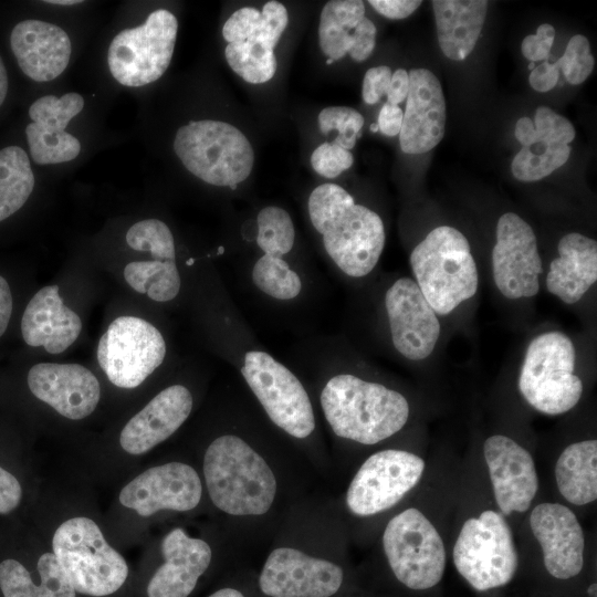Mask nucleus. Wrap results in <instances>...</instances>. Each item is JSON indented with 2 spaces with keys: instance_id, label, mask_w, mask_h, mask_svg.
Returning a JSON list of instances; mask_svg holds the SVG:
<instances>
[{
  "instance_id": "1",
  "label": "nucleus",
  "mask_w": 597,
  "mask_h": 597,
  "mask_svg": "<svg viewBox=\"0 0 597 597\" xmlns=\"http://www.w3.org/2000/svg\"><path fill=\"white\" fill-rule=\"evenodd\" d=\"M307 209L325 251L344 274L359 279L375 269L386 241L383 220L375 211L355 203L343 187L329 182L311 192Z\"/></svg>"
},
{
  "instance_id": "2",
  "label": "nucleus",
  "mask_w": 597,
  "mask_h": 597,
  "mask_svg": "<svg viewBox=\"0 0 597 597\" xmlns=\"http://www.w3.org/2000/svg\"><path fill=\"white\" fill-rule=\"evenodd\" d=\"M321 407L333 432L363 444H375L400 431L409 418L404 395L352 374L327 380Z\"/></svg>"
},
{
  "instance_id": "3",
  "label": "nucleus",
  "mask_w": 597,
  "mask_h": 597,
  "mask_svg": "<svg viewBox=\"0 0 597 597\" xmlns=\"http://www.w3.org/2000/svg\"><path fill=\"white\" fill-rule=\"evenodd\" d=\"M203 475L212 503L227 514L262 515L274 502L277 485L272 469L238 436L223 434L209 444Z\"/></svg>"
},
{
  "instance_id": "4",
  "label": "nucleus",
  "mask_w": 597,
  "mask_h": 597,
  "mask_svg": "<svg viewBox=\"0 0 597 597\" xmlns=\"http://www.w3.org/2000/svg\"><path fill=\"white\" fill-rule=\"evenodd\" d=\"M413 280L441 316L475 295L479 272L465 235L450 226L432 229L410 254Z\"/></svg>"
},
{
  "instance_id": "5",
  "label": "nucleus",
  "mask_w": 597,
  "mask_h": 597,
  "mask_svg": "<svg viewBox=\"0 0 597 597\" xmlns=\"http://www.w3.org/2000/svg\"><path fill=\"white\" fill-rule=\"evenodd\" d=\"M575 368L576 349L565 333L538 334L525 350L519 390L535 410L552 416L565 413L578 404L584 390Z\"/></svg>"
},
{
  "instance_id": "6",
  "label": "nucleus",
  "mask_w": 597,
  "mask_h": 597,
  "mask_svg": "<svg viewBox=\"0 0 597 597\" xmlns=\"http://www.w3.org/2000/svg\"><path fill=\"white\" fill-rule=\"evenodd\" d=\"M174 150L193 176L232 189L249 177L254 164L248 138L221 121H191L181 126L175 136Z\"/></svg>"
},
{
  "instance_id": "7",
  "label": "nucleus",
  "mask_w": 597,
  "mask_h": 597,
  "mask_svg": "<svg viewBox=\"0 0 597 597\" xmlns=\"http://www.w3.org/2000/svg\"><path fill=\"white\" fill-rule=\"evenodd\" d=\"M52 547L64 574L80 594L111 595L127 578L125 558L106 542L91 519L81 516L63 522L53 535Z\"/></svg>"
},
{
  "instance_id": "8",
  "label": "nucleus",
  "mask_w": 597,
  "mask_h": 597,
  "mask_svg": "<svg viewBox=\"0 0 597 597\" xmlns=\"http://www.w3.org/2000/svg\"><path fill=\"white\" fill-rule=\"evenodd\" d=\"M453 563L476 590L510 583L517 568V553L503 515L485 510L478 517L468 519L453 547Z\"/></svg>"
},
{
  "instance_id": "9",
  "label": "nucleus",
  "mask_w": 597,
  "mask_h": 597,
  "mask_svg": "<svg viewBox=\"0 0 597 597\" xmlns=\"http://www.w3.org/2000/svg\"><path fill=\"white\" fill-rule=\"evenodd\" d=\"M383 546L395 577L408 588L429 589L441 580L444 545L436 527L418 509H407L388 522Z\"/></svg>"
},
{
  "instance_id": "10",
  "label": "nucleus",
  "mask_w": 597,
  "mask_h": 597,
  "mask_svg": "<svg viewBox=\"0 0 597 597\" xmlns=\"http://www.w3.org/2000/svg\"><path fill=\"white\" fill-rule=\"evenodd\" d=\"M177 31L175 14L159 9L153 11L142 25L119 32L107 52L113 77L130 87L157 81L170 64Z\"/></svg>"
},
{
  "instance_id": "11",
  "label": "nucleus",
  "mask_w": 597,
  "mask_h": 597,
  "mask_svg": "<svg viewBox=\"0 0 597 597\" xmlns=\"http://www.w3.org/2000/svg\"><path fill=\"white\" fill-rule=\"evenodd\" d=\"M241 374L269 418L287 434L307 438L315 429L310 397L300 379L263 350L243 356Z\"/></svg>"
},
{
  "instance_id": "12",
  "label": "nucleus",
  "mask_w": 597,
  "mask_h": 597,
  "mask_svg": "<svg viewBox=\"0 0 597 597\" xmlns=\"http://www.w3.org/2000/svg\"><path fill=\"white\" fill-rule=\"evenodd\" d=\"M96 356L113 385L130 389L139 386L163 364L166 342L148 321L119 316L101 336Z\"/></svg>"
},
{
  "instance_id": "13",
  "label": "nucleus",
  "mask_w": 597,
  "mask_h": 597,
  "mask_svg": "<svg viewBox=\"0 0 597 597\" xmlns=\"http://www.w3.org/2000/svg\"><path fill=\"white\" fill-rule=\"evenodd\" d=\"M425 461L415 453L388 449L371 454L354 475L346 504L358 516L384 512L419 482Z\"/></svg>"
},
{
  "instance_id": "14",
  "label": "nucleus",
  "mask_w": 597,
  "mask_h": 597,
  "mask_svg": "<svg viewBox=\"0 0 597 597\" xmlns=\"http://www.w3.org/2000/svg\"><path fill=\"white\" fill-rule=\"evenodd\" d=\"M492 250V274L501 294L510 300L533 297L540 291L543 263L532 227L514 212L496 223Z\"/></svg>"
},
{
  "instance_id": "15",
  "label": "nucleus",
  "mask_w": 597,
  "mask_h": 597,
  "mask_svg": "<svg viewBox=\"0 0 597 597\" xmlns=\"http://www.w3.org/2000/svg\"><path fill=\"white\" fill-rule=\"evenodd\" d=\"M390 337L395 349L409 360H423L441 334L438 314L411 277H399L385 294Z\"/></svg>"
},
{
  "instance_id": "16",
  "label": "nucleus",
  "mask_w": 597,
  "mask_h": 597,
  "mask_svg": "<svg viewBox=\"0 0 597 597\" xmlns=\"http://www.w3.org/2000/svg\"><path fill=\"white\" fill-rule=\"evenodd\" d=\"M343 580L337 564L293 547H277L261 569L259 587L268 597H331Z\"/></svg>"
},
{
  "instance_id": "17",
  "label": "nucleus",
  "mask_w": 597,
  "mask_h": 597,
  "mask_svg": "<svg viewBox=\"0 0 597 597\" xmlns=\"http://www.w3.org/2000/svg\"><path fill=\"white\" fill-rule=\"evenodd\" d=\"M202 485L197 471L181 462L150 468L119 492V502L140 516L163 510L185 512L195 509L201 499Z\"/></svg>"
},
{
  "instance_id": "18",
  "label": "nucleus",
  "mask_w": 597,
  "mask_h": 597,
  "mask_svg": "<svg viewBox=\"0 0 597 597\" xmlns=\"http://www.w3.org/2000/svg\"><path fill=\"white\" fill-rule=\"evenodd\" d=\"M83 107L84 98L77 93H66L61 97L45 95L30 106L32 122L28 124L25 135L35 164H60L77 157L81 143L65 128Z\"/></svg>"
},
{
  "instance_id": "19",
  "label": "nucleus",
  "mask_w": 597,
  "mask_h": 597,
  "mask_svg": "<svg viewBox=\"0 0 597 597\" xmlns=\"http://www.w3.org/2000/svg\"><path fill=\"white\" fill-rule=\"evenodd\" d=\"M483 454L502 514L528 510L538 489L531 453L513 439L494 434L484 441Z\"/></svg>"
},
{
  "instance_id": "20",
  "label": "nucleus",
  "mask_w": 597,
  "mask_h": 597,
  "mask_svg": "<svg viewBox=\"0 0 597 597\" xmlns=\"http://www.w3.org/2000/svg\"><path fill=\"white\" fill-rule=\"evenodd\" d=\"M28 386L38 399L71 420L90 416L101 398L97 378L78 364H35L28 373Z\"/></svg>"
},
{
  "instance_id": "21",
  "label": "nucleus",
  "mask_w": 597,
  "mask_h": 597,
  "mask_svg": "<svg viewBox=\"0 0 597 597\" xmlns=\"http://www.w3.org/2000/svg\"><path fill=\"white\" fill-rule=\"evenodd\" d=\"M530 525L542 547L545 568L553 577L568 579L580 573L585 538L570 509L559 503H541L532 510Z\"/></svg>"
},
{
  "instance_id": "22",
  "label": "nucleus",
  "mask_w": 597,
  "mask_h": 597,
  "mask_svg": "<svg viewBox=\"0 0 597 597\" xmlns=\"http://www.w3.org/2000/svg\"><path fill=\"white\" fill-rule=\"evenodd\" d=\"M407 103L399 133L401 150L425 154L443 137L446 102L437 76L427 69H411Z\"/></svg>"
},
{
  "instance_id": "23",
  "label": "nucleus",
  "mask_w": 597,
  "mask_h": 597,
  "mask_svg": "<svg viewBox=\"0 0 597 597\" xmlns=\"http://www.w3.org/2000/svg\"><path fill=\"white\" fill-rule=\"evenodd\" d=\"M192 404L191 392L182 385L163 389L125 425L119 436L121 447L135 455L149 451L180 428Z\"/></svg>"
},
{
  "instance_id": "24",
  "label": "nucleus",
  "mask_w": 597,
  "mask_h": 597,
  "mask_svg": "<svg viewBox=\"0 0 597 597\" xmlns=\"http://www.w3.org/2000/svg\"><path fill=\"white\" fill-rule=\"evenodd\" d=\"M164 564L147 586L148 597H188L208 569L212 552L207 542L174 528L163 540Z\"/></svg>"
},
{
  "instance_id": "25",
  "label": "nucleus",
  "mask_w": 597,
  "mask_h": 597,
  "mask_svg": "<svg viewBox=\"0 0 597 597\" xmlns=\"http://www.w3.org/2000/svg\"><path fill=\"white\" fill-rule=\"evenodd\" d=\"M10 44L22 72L35 82L56 78L66 69L72 53L66 32L40 20L19 22L11 31Z\"/></svg>"
},
{
  "instance_id": "26",
  "label": "nucleus",
  "mask_w": 597,
  "mask_h": 597,
  "mask_svg": "<svg viewBox=\"0 0 597 597\" xmlns=\"http://www.w3.org/2000/svg\"><path fill=\"white\" fill-rule=\"evenodd\" d=\"M536 139L524 146L513 158V176L521 181H536L562 167L569 158V143L576 132L564 116L546 106H540L534 117Z\"/></svg>"
},
{
  "instance_id": "27",
  "label": "nucleus",
  "mask_w": 597,
  "mask_h": 597,
  "mask_svg": "<svg viewBox=\"0 0 597 597\" xmlns=\"http://www.w3.org/2000/svg\"><path fill=\"white\" fill-rule=\"evenodd\" d=\"M82 320L67 307L57 285L40 289L29 301L21 320L24 342L50 354L66 350L80 336Z\"/></svg>"
},
{
  "instance_id": "28",
  "label": "nucleus",
  "mask_w": 597,
  "mask_h": 597,
  "mask_svg": "<svg viewBox=\"0 0 597 597\" xmlns=\"http://www.w3.org/2000/svg\"><path fill=\"white\" fill-rule=\"evenodd\" d=\"M557 252L546 274V290L565 304H575L597 281V242L570 232L561 238Z\"/></svg>"
},
{
  "instance_id": "29",
  "label": "nucleus",
  "mask_w": 597,
  "mask_h": 597,
  "mask_svg": "<svg viewBox=\"0 0 597 597\" xmlns=\"http://www.w3.org/2000/svg\"><path fill=\"white\" fill-rule=\"evenodd\" d=\"M431 4L442 53L454 61L464 60L473 51L481 33L488 1L434 0Z\"/></svg>"
},
{
  "instance_id": "30",
  "label": "nucleus",
  "mask_w": 597,
  "mask_h": 597,
  "mask_svg": "<svg viewBox=\"0 0 597 597\" xmlns=\"http://www.w3.org/2000/svg\"><path fill=\"white\" fill-rule=\"evenodd\" d=\"M555 479L561 494L575 505L597 499V441L574 442L557 459Z\"/></svg>"
},
{
  "instance_id": "31",
  "label": "nucleus",
  "mask_w": 597,
  "mask_h": 597,
  "mask_svg": "<svg viewBox=\"0 0 597 597\" xmlns=\"http://www.w3.org/2000/svg\"><path fill=\"white\" fill-rule=\"evenodd\" d=\"M41 582L35 585L28 569L15 559L0 563V588L4 597H75V590L53 553L38 561Z\"/></svg>"
},
{
  "instance_id": "32",
  "label": "nucleus",
  "mask_w": 597,
  "mask_h": 597,
  "mask_svg": "<svg viewBox=\"0 0 597 597\" xmlns=\"http://www.w3.org/2000/svg\"><path fill=\"white\" fill-rule=\"evenodd\" d=\"M365 17V6L360 0H332L321 12L318 40L323 53L333 61L349 52L353 32Z\"/></svg>"
},
{
  "instance_id": "33",
  "label": "nucleus",
  "mask_w": 597,
  "mask_h": 597,
  "mask_svg": "<svg viewBox=\"0 0 597 597\" xmlns=\"http://www.w3.org/2000/svg\"><path fill=\"white\" fill-rule=\"evenodd\" d=\"M34 175L27 153L19 146L0 150V221L17 212L29 199Z\"/></svg>"
},
{
  "instance_id": "34",
  "label": "nucleus",
  "mask_w": 597,
  "mask_h": 597,
  "mask_svg": "<svg viewBox=\"0 0 597 597\" xmlns=\"http://www.w3.org/2000/svg\"><path fill=\"white\" fill-rule=\"evenodd\" d=\"M127 284L156 302L174 300L181 287V277L176 261H135L124 268Z\"/></svg>"
},
{
  "instance_id": "35",
  "label": "nucleus",
  "mask_w": 597,
  "mask_h": 597,
  "mask_svg": "<svg viewBox=\"0 0 597 597\" xmlns=\"http://www.w3.org/2000/svg\"><path fill=\"white\" fill-rule=\"evenodd\" d=\"M224 55L232 71L251 84L265 83L276 72L274 52L249 40L228 43Z\"/></svg>"
},
{
  "instance_id": "36",
  "label": "nucleus",
  "mask_w": 597,
  "mask_h": 597,
  "mask_svg": "<svg viewBox=\"0 0 597 597\" xmlns=\"http://www.w3.org/2000/svg\"><path fill=\"white\" fill-rule=\"evenodd\" d=\"M252 280L261 292L276 300H292L302 290L300 275L277 255L260 256L253 265Z\"/></svg>"
},
{
  "instance_id": "37",
  "label": "nucleus",
  "mask_w": 597,
  "mask_h": 597,
  "mask_svg": "<svg viewBox=\"0 0 597 597\" xmlns=\"http://www.w3.org/2000/svg\"><path fill=\"white\" fill-rule=\"evenodd\" d=\"M256 244L265 254L283 256L295 241L293 221L286 210L276 206L264 207L256 217Z\"/></svg>"
},
{
  "instance_id": "38",
  "label": "nucleus",
  "mask_w": 597,
  "mask_h": 597,
  "mask_svg": "<svg viewBox=\"0 0 597 597\" xmlns=\"http://www.w3.org/2000/svg\"><path fill=\"white\" fill-rule=\"evenodd\" d=\"M126 242L133 250L149 252L155 260L176 261L172 233L158 219H145L133 224L126 233Z\"/></svg>"
},
{
  "instance_id": "39",
  "label": "nucleus",
  "mask_w": 597,
  "mask_h": 597,
  "mask_svg": "<svg viewBox=\"0 0 597 597\" xmlns=\"http://www.w3.org/2000/svg\"><path fill=\"white\" fill-rule=\"evenodd\" d=\"M320 129L328 135L332 130H337L338 135L334 138V144L349 150L360 136V129L364 125L363 115L350 107L331 106L322 109L317 117Z\"/></svg>"
},
{
  "instance_id": "40",
  "label": "nucleus",
  "mask_w": 597,
  "mask_h": 597,
  "mask_svg": "<svg viewBox=\"0 0 597 597\" xmlns=\"http://www.w3.org/2000/svg\"><path fill=\"white\" fill-rule=\"evenodd\" d=\"M569 84L583 83L593 72L595 60L586 36L576 34L566 45L564 54L555 62Z\"/></svg>"
},
{
  "instance_id": "41",
  "label": "nucleus",
  "mask_w": 597,
  "mask_h": 597,
  "mask_svg": "<svg viewBox=\"0 0 597 597\" xmlns=\"http://www.w3.org/2000/svg\"><path fill=\"white\" fill-rule=\"evenodd\" d=\"M287 23L286 8L279 1H268L261 11L258 29L248 40L273 51Z\"/></svg>"
},
{
  "instance_id": "42",
  "label": "nucleus",
  "mask_w": 597,
  "mask_h": 597,
  "mask_svg": "<svg viewBox=\"0 0 597 597\" xmlns=\"http://www.w3.org/2000/svg\"><path fill=\"white\" fill-rule=\"evenodd\" d=\"M354 157L349 150L334 143H324L316 147L311 156L313 169L325 178H335L352 167Z\"/></svg>"
},
{
  "instance_id": "43",
  "label": "nucleus",
  "mask_w": 597,
  "mask_h": 597,
  "mask_svg": "<svg viewBox=\"0 0 597 597\" xmlns=\"http://www.w3.org/2000/svg\"><path fill=\"white\" fill-rule=\"evenodd\" d=\"M260 18L261 12L252 7L234 11L223 24V39L228 43L248 40L258 29Z\"/></svg>"
},
{
  "instance_id": "44",
  "label": "nucleus",
  "mask_w": 597,
  "mask_h": 597,
  "mask_svg": "<svg viewBox=\"0 0 597 597\" xmlns=\"http://www.w3.org/2000/svg\"><path fill=\"white\" fill-rule=\"evenodd\" d=\"M555 38V29L552 24L543 23L537 28L536 34L524 38L521 51L525 59L531 62L546 61Z\"/></svg>"
},
{
  "instance_id": "45",
  "label": "nucleus",
  "mask_w": 597,
  "mask_h": 597,
  "mask_svg": "<svg viewBox=\"0 0 597 597\" xmlns=\"http://www.w3.org/2000/svg\"><path fill=\"white\" fill-rule=\"evenodd\" d=\"M376 32L375 24L364 17L353 32V42L348 53L354 61L363 62L369 57L376 44Z\"/></svg>"
},
{
  "instance_id": "46",
  "label": "nucleus",
  "mask_w": 597,
  "mask_h": 597,
  "mask_svg": "<svg viewBox=\"0 0 597 597\" xmlns=\"http://www.w3.org/2000/svg\"><path fill=\"white\" fill-rule=\"evenodd\" d=\"M391 74L386 65L371 67L365 73L362 96L367 104H376L386 94Z\"/></svg>"
},
{
  "instance_id": "47",
  "label": "nucleus",
  "mask_w": 597,
  "mask_h": 597,
  "mask_svg": "<svg viewBox=\"0 0 597 597\" xmlns=\"http://www.w3.org/2000/svg\"><path fill=\"white\" fill-rule=\"evenodd\" d=\"M21 498L22 489L17 478L0 467V514L13 511Z\"/></svg>"
},
{
  "instance_id": "48",
  "label": "nucleus",
  "mask_w": 597,
  "mask_h": 597,
  "mask_svg": "<svg viewBox=\"0 0 597 597\" xmlns=\"http://www.w3.org/2000/svg\"><path fill=\"white\" fill-rule=\"evenodd\" d=\"M369 4L388 19H405L413 13L421 1L416 0H369Z\"/></svg>"
},
{
  "instance_id": "49",
  "label": "nucleus",
  "mask_w": 597,
  "mask_h": 597,
  "mask_svg": "<svg viewBox=\"0 0 597 597\" xmlns=\"http://www.w3.org/2000/svg\"><path fill=\"white\" fill-rule=\"evenodd\" d=\"M559 70L555 63L544 61L532 69L528 82L535 91L544 93L551 91L557 84Z\"/></svg>"
},
{
  "instance_id": "50",
  "label": "nucleus",
  "mask_w": 597,
  "mask_h": 597,
  "mask_svg": "<svg viewBox=\"0 0 597 597\" xmlns=\"http://www.w3.org/2000/svg\"><path fill=\"white\" fill-rule=\"evenodd\" d=\"M404 112L398 105L385 103L378 114V129L386 136L399 135L402 125Z\"/></svg>"
},
{
  "instance_id": "51",
  "label": "nucleus",
  "mask_w": 597,
  "mask_h": 597,
  "mask_svg": "<svg viewBox=\"0 0 597 597\" xmlns=\"http://www.w3.org/2000/svg\"><path fill=\"white\" fill-rule=\"evenodd\" d=\"M409 90V75L405 69H398L391 74L387 88V100L389 104L398 105L406 100Z\"/></svg>"
},
{
  "instance_id": "52",
  "label": "nucleus",
  "mask_w": 597,
  "mask_h": 597,
  "mask_svg": "<svg viewBox=\"0 0 597 597\" xmlns=\"http://www.w3.org/2000/svg\"><path fill=\"white\" fill-rule=\"evenodd\" d=\"M12 294L7 280L0 275V336L8 327L12 314Z\"/></svg>"
},
{
  "instance_id": "53",
  "label": "nucleus",
  "mask_w": 597,
  "mask_h": 597,
  "mask_svg": "<svg viewBox=\"0 0 597 597\" xmlns=\"http://www.w3.org/2000/svg\"><path fill=\"white\" fill-rule=\"evenodd\" d=\"M514 135L522 147L533 144L536 139V130L531 118H520L516 122Z\"/></svg>"
},
{
  "instance_id": "54",
  "label": "nucleus",
  "mask_w": 597,
  "mask_h": 597,
  "mask_svg": "<svg viewBox=\"0 0 597 597\" xmlns=\"http://www.w3.org/2000/svg\"><path fill=\"white\" fill-rule=\"evenodd\" d=\"M8 92V75L3 61L0 56V106L4 102Z\"/></svg>"
},
{
  "instance_id": "55",
  "label": "nucleus",
  "mask_w": 597,
  "mask_h": 597,
  "mask_svg": "<svg viewBox=\"0 0 597 597\" xmlns=\"http://www.w3.org/2000/svg\"><path fill=\"white\" fill-rule=\"evenodd\" d=\"M208 597H245V596L239 589L224 587L212 593Z\"/></svg>"
},
{
  "instance_id": "56",
  "label": "nucleus",
  "mask_w": 597,
  "mask_h": 597,
  "mask_svg": "<svg viewBox=\"0 0 597 597\" xmlns=\"http://www.w3.org/2000/svg\"><path fill=\"white\" fill-rule=\"evenodd\" d=\"M48 3H52V4H60V6H72V4H76V3H80L81 1H76V0H54V1H46Z\"/></svg>"
},
{
  "instance_id": "57",
  "label": "nucleus",
  "mask_w": 597,
  "mask_h": 597,
  "mask_svg": "<svg viewBox=\"0 0 597 597\" xmlns=\"http://www.w3.org/2000/svg\"><path fill=\"white\" fill-rule=\"evenodd\" d=\"M588 593L589 595L593 597H596V584H591L589 587H588Z\"/></svg>"
},
{
  "instance_id": "58",
  "label": "nucleus",
  "mask_w": 597,
  "mask_h": 597,
  "mask_svg": "<svg viewBox=\"0 0 597 597\" xmlns=\"http://www.w3.org/2000/svg\"><path fill=\"white\" fill-rule=\"evenodd\" d=\"M370 129H371V132H377V130H378L377 124H373V125L370 126Z\"/></svg>"
},
{
  "instance_id": "59",
  "label": "nucleus",
  "mask_w": 597,
  "mask_h": 597,
  "mask_svg": "<svg viewBox=\"0 0 597 597\" xmlns=\"http://www.w3.org/2000/svg\"><path fill=\"white\" fill-rule=\"evenodd\" d=\"M334 61L332 59L326 60V64H332Z\"/></svg>"
}]
</instances>
